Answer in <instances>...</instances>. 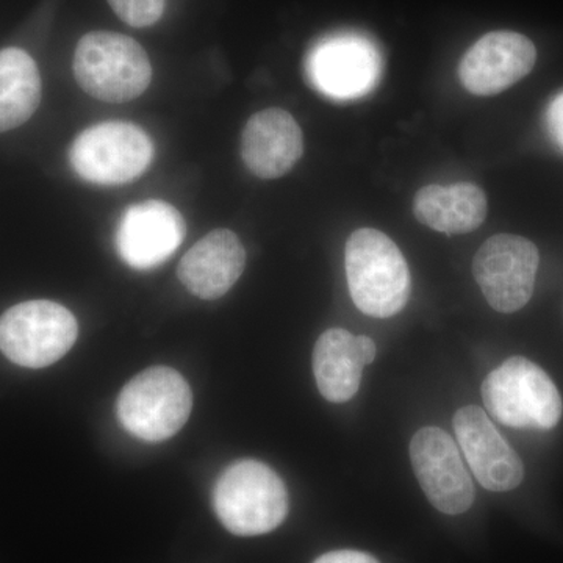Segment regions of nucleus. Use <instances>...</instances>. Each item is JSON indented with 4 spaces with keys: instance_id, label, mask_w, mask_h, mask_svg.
I'll return each mask as SVG.
<instances>
[{
    "instance_id": "obj_13",
    "label": "nucleus",
    "mask_w": 563,
    "mask_h": 563,
    "mask_svg": "<svg viewBox=\"0 0 563 563\" xmlns=\"http://www.w3.org/2000/svg\"><path fill=\"white\" fill-rule=\"evenodd\" d=\"M454 431L466 463L484 488L509 492L521 484L523 462L483 409L468 406L459 410L454 417Z\"/></svg>"
},
{
    "instance_id": "obj_16",
    "label": "nucleus",
    "mask_w": 563,
    "mask_h": 563,
    "mask_svg": "<svg viewBox=\"0 0 563 563\" xmlns=\"http://www.w3.org/2000/svg\"><path fill=\"white\" fill-rule=\"evenodd\" d=\"M369 336L329 329L314 344L313 373L318 390L331 402H346L361 388L363 368L376 358Z\"/></svg>"
},
{
    "instance_id": "obj_9",
    "label": "nucleus",
    "mask_w": 563,
    "mask_h": 563,
    "mask_svg": "<svg viewBox=\"0 0 563 563\" xmlns=\"http://www.w3.org/2000/svg\"><path fill=\"white\" fill-rule=\"evenodd\" d=\"M306 66L318 91L343 101L373 90L379 79L380 57L365 36L340 33L320 41L310 51Z\"/></svg>"
},
{
    "instance_id": "obj_4",
    "label": "nucleus",
    "mask_w": 563,
    "mask_h": 563,
    "mask_svg": "<svg viewBox=\"0 0 563 563\" xmlns=\"http://www.w3.org/2000/svg\"><path fill=\"white\" fill-rule=\"evenodd\" d=\"M483 398L496 421L515 429L550 431L561 421V393L536 363L512 357L493 369L483 384Z\"/></svg>"
},
{
    "instance_id": "obj_20",
    "label": "nucleus",
    "mask_w": 563,
    "mask_h": 563,
    "mask_svg": "<svg viewBox=\"0 0 563 563\" xmlns=\"http://www.w3.org/2000/svg\"><path fill=\"white\" fill-rule=\"evenodd\" d=\"M547 128L551 139L563 152V92L555 96L547 110Z\"/></svg>"
},
{
    "instance_id": "obj_17",
    "label": "nucleus",
    "mask_w": 563,
    "mask_h": 563,
    "mask_svg": "<svg viewBox=\"0 0 563 563\" xmlns=\"http://www.w3.org/2000/svg\"><path fill=\"white\" fill-rule=\"evenodd\" d=\"M487 196L470 181L453 185H428L413 199V213L421 224L446 235L470 233L487 218Z\"/></svg>"
},
{
    "instance_id": "obj_15",
    "label": "nucleus",
    "mask_w": 563,
    "mask_h": 563,
    "mask_svg": "<svg viewBox=\"0 0 563 563\" xmlns=\"http://www.w3.org/2000/svg\"><path fill=\"white\" fill-rule=\"evenodd\" d=\"M244 266L246 251L236 233L217 229L184 255L177 276L191 295L211 301L231 290L242 277Z\"/></svg>"
},
{
    "instance_id": "obj_2",
    "label": "nucleus",
    "mask_w": 563,
    "mask_h": 563,
    "mask_svg": "<svg viewBox=\"0 0 563 563\" xmlns=\"http://www.w3.org/2000/svg\"><path fill=\"white\" fill-rule=\"evenodd\" d=\"M213 509L229 532L263 536L284 523L287 487L266 463L244 459L229 465L217 481Z\"/></svg>"
},
{
    "instance_id": "obj_14",
    "label": "nucleus",
    "mask_w": 563,
    "mask_h": 563,
    "mask_svg": "<svg viewBox=\"0 0 563 563\" xmlns=\"http://www.w3.org/2000/svg\"><path fill=\"white\" fill-rule=\"evenodd\" d=\"M240 150L254 176L279 179L302 157V131L287 110H262L244 125Z\"/></svg>"
},
{
    "instance_id": "obj_10",
    "label": "nucleus",
    "mask_w": 563,
    "mask_h": 563,
    "mask_svg": "<svg viewBox=\"0 0 563 563\" xmlns=\"http://www.w3.org/2000/svg\"><path fill=\"white\" fill-rule=\"evenodd\" d=\"M410 459L422 492L437 510L461 515L472 507L474 487L450 433L422 428L410 442Z\"/></svg>"
},
{
    "instance_id": "obj_21",
    "label": "nucleus",
    "mask_w": 563,
    "mask_h": 563,
    "mask_svg": "<svg viewBox=\"0 0 563 563\" xmlns=\"http://www.w3.org/2000/svg\"><path fill=\"white\" fill-rule=\"evenodd\" d=\"M313 563H380L373 555L362 553V551L342 550L332 551V553L322 554Z\"/></svg>"
},
{
    "instance_id": "obj_1",
    "label": "nucleus",
    "mask_w": 563,
    "mask_h": 563,
    "mask_svg": "<svg viewBox=\"0 0 563 563\" xmlns=\"http://www.w3.org/2000/svg\"><path fill=\"white\" fill-rule=\"evenodd\" d=\"M350 295L362 313L390 318L401 312L410 298L412 280L401 250L376 229L352 233L344 252Z\"/></svg>"
},
{
    "instance_id": "obj_8",
    "label": "nucleus",
    "mask_w": 563,
    "mask_h": 563,
    "mask_svg": "<svg viewBox=\"0 0 563 563\" xmlns=\"http://www.w3.org/2000/svg\"><path fill=\"white\" fill-rule=\"evenodd\" d=\"M539 265L536 244L520 235L499 233L476 252L474 279L496 312L514 313L532 298Z\"/></svg>"
},
{
    "instance_id": "obj_12",
    "label": "nucleus",
    "mask_w": 563,
    "mask_h": 563,
    "mask_svg": "<svg viewBox=\"0 0 563 563\" xmlns=\"http://www.w3.org/2000/svg\"><path fill=\"white\" fill-rule=\"evenodd\" d=\"M537 49L521 33L499 31L484 35L463 55L459 79L476 96L499 95L531 73Z\"/></svg>"
},
{
    "instance_id": "obj_11",
    "label": "nucleus",
    "mask_w": 563,
    "mask_h": 563,
    "mask_svg": "<svg viewBox=\"0 0 563 563\" xmlns=\"http://www.w3.org/2000/svg\"><path fill=\"white\" fill-rule=\"evenodd\" d=\"M185 221L172 203H133L121 214L117 229V251L125 265L140 272L157 268L179 250Z\"/></svg>"
},
{
    "instance_id": "obj_6",
    "label": "nucleus",
    "mask_w": 563,
    "mask_h": 563,
    "mask_svg": "<svg viewBox=\"0 0 563 563\" xmlns=\"http://www.w3.org/2000/svg\"><path fill=\"white\" fill-rule=\"evenodd\" d=\"M154 144L139 125L109 121L91 125L74 140L70 166L90 184L114 187L139 179L151 166Z\"/></svg>"
},
{
    "instance_id": "obj_5",
    "label": "nucleus",
    "mask_w": 563,
    "mask_h": 563,
    "mask_svg": "<svg viewBox=\"0 0 563 563\" xmlns=\"http://www.w3.org/2000/svg\"><path fill=\"white\" fill-rule=\"evenodd\" d=\"M192 393L184 376L169 366H152L136 374L118 396L122 428L143 442L172 439L190 418Z\"/></svg>"
},
{
    "instance_id": "obj_19",
    "label": "nucleus",
    "mask_w": 563,
    "mask_h": 563,
    "mask_svg": "<svg viewBox=\"0 0 563 563\" xmlns=\"http://www.w3.org/2000/svg\"><path fill=\"white\" fill-rule=\"evenodd\" d=\"M109 3L125 24L144 29L161 20L166 0H109Z\"/></svg>"
},
{
    "instance_id": "obj_7",
    "label": "nucleus",
    "mask_w": 563,
    "mask_h": 563,
    "mask_svg": "<svg viewBox=\"0 0 563 563\" xmlns=\"http://www.w3.org/2000/svg\"><path fill=\"white\" fill-rule=\"evenodd\" d=\"M77 335L76 317L57 302H21L0 317V351L24 368H44L60 361Z\"/></svg>"
},
{
    "instance_id": "obj_18",
    "label": "nucleus",
    "mask_w": 563,
    "mask_h": 563,
    "mask_svg": "<svg viewBox=\"0 0 563 563\" xmlns=\"http://www.w3.org/2000/svg\"><path fill=\"white\" fill-rule=\"evenodd\" d=\"M41 102L38 66L18 47L0 51V133L31 120Z\"/></svg>"
},
{
    "instance_id": "obj_3",
    "label": "nucleus",
    "mask_w": 563,
    "mask_h": 563,
    "mask_svg": "<svg viewBox=\"0 0 563 563\" xmlns=\"http://www.w3.org/2000/svg\"><path fill=\"white\" fill-rule=\"evenodd\" d=\"M74 76L81 90L103 102H129L147 90L152 66L146 51L128 35L90 32L74 54Z\"/></svg>"
}]
</instances>
